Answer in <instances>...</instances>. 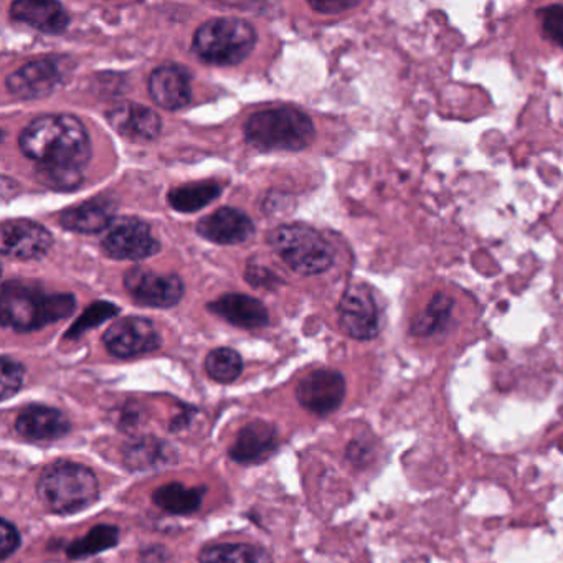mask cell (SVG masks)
<instances>
[{
  "label": "cell",
  "mask_w": 563,
  "mask_h": 563,
  "mask_svg": "<svg viewBox=\"0 0 563 563\" xmlns=\"http://www.w3.org/2000/svg\"><path fill=\"white\" fill-rule=\"evenodd\" d=\"M19 146L38 167L84 170L91 157L87 128L74 114L37 118L22 131Z\"/></svg>",
  "instance_id": "cell-1"
},
{
  "label": "cell",
  "mask_w": 563,
  "mask_h": 563,
  "mask_svg": "<svg viewBox=\"0 0 563 563\" xmlns=\"http://www.w3.org/2000/svg\"><path fill=\"white\" fill-rule=\"evenodd\" d=\"M77 299L68 292H45L35 283L5 282L0 296L4 328L19 332L38 331L74 314Z\"/></svg>",
  "instance_id": "cell-2"
},
{
  "label": "cell",
  "mask_w": 563,
  "mask_h": 563,
  "mask_svg": "<svg viewBox=\"0 0 563 563\" xmlns=\"http://www.w3.org/2000/svg\"><path fill=\"white\" fill-rule=\"evenodd\" d=\"M245 140L260 151H302L316 137L314 124L305 111L292 107L256 111L246 120Z\"/></svg>",
  "instance_id": "cell-3"
},
{
  "label": "cell",
  "mask_w": 563,
  "mask_h": 563,
  "mask_svg": "<svg viewBox=\"0 0 563 563\" xmlns=\"http://www.w3.org/2000/svg\"><path fill=\"white\" fill-rule=\"evenodd\" d=\"M37 494L48 510L65 516L93 506L100 496V483L90 467L58 461L45 467L37 483Z\"/></svg>",
  "instance_id": "cell-4"
},
{
  "label": "cell",
  "mask_w": 563,
  "mask_h": 563,
  "mask_svg": "<svg viewBox=\"0 0 563 563\" xmlns=\"http://www.w3.org/2000/svg\"><path fill=\"white\" fill-rule=\"evenodd\" d=\"M255 27L239 18H219L206 22L194 34V54L217 67H233L242 64L255 51Z\"/></svg>",
  "instance_id": "cell-5"
},
{
  "label": "cell",
  "mask_w": 563,
  "mask_h": 563,
  "mask_svg": "<svg viewBox=\"0 0 563 563\" xmlns=\"http://www.w3.org/2000/svg\"><path fill=\"white\" fill-rule=\"evenodd\" d=\"M268 242L279 258L298 275H322L334 263L335 253L331 243L318 230L305 223L278 227L269 233Z\"/></svg>",
  "instance_id": "cell-6"
},
{
  "label": "cell",
  "mask_w": 563,
  "mask_h": 563,
  "mask_svg": "<svg viewBox=\"0 0 563 563\" xmlns=\"http://www.w3.org/2000/svg\"><path fill=\"white\" fill-rule=\"evenodd\" d=\"M101 249L111 260L141 262L156 255L161 243L154 239L153 230L146 222L134 217H121L111 223L101 240Z\"/></svg>",
  "instance_id": "cell-7"
},
{
  "label": "cell",
  "mask_w": 563,
  "mask_h": 563,
  "mask_svg": "<svg viewBox=\"0 0 563 563\" xmlns=\"http://www.w3.org/2000/svg\"><path fill=\"white\" fill-rule=\"evenodd\" d=\"M338 314L339 325L349 338L371 341L380 332V311L367 285L349 286L339 302Z\"/></svg>",
  "instance_id": "cell-8"
},
{
  "label": "cell",
  "mask_w": 563,
  "mask_h": 563,
  "mask_svg": "<svg viewBox=\"0 0 563 563\" xmlns=\"http://www.w3.org/2000/svg\"><path fill=\"white\" fill-rule=\"evenodd\" d=\"M124 288L137 306L161 309L179 305L186 292L179 275H163L144 268H131L126 272Z\"/></svg>",
  "instance_id": "cell-9"
},
{
  "label": "cell",
  "mask_w": 563,
  "mask_h": 563,
  "mask_svg": "<svg viewBox=\"0 0 563 563\" xmlns=\"http://www.w3.org/2000/svg\"><path fill=\"white\" fill-rule=\"evenodd\" d=\"M103 344L114 357L131 358L157 351L163 345V339L150 319L128 316L108 328Z\"/></svg>",
  "instance_id": "cell-10"
},
{
  "label": "cell",
  "mask_w": 563,
  "mask_h": 563,
  "mask_svg": "<svg viewBox=\"0 0 563 563\" xmlns=\"http://www.w3.org/2000/svg\"><path fill=\"white\" fill-rule=\"evenodd\" d=\"M54 246V236L34 220H5L0 229V252L9 258L41 260Z\"/></svg>",
  "instance_id": "cell-11"
},
{
  "label": "cell",
  "mask_w": 563,
  "mask_h": 563,
  "mask_svg": "<svg viewBox=\"0 0 563 563\" xmlns=\"http://www.w3.org/2000/svg\"><path fill=\"white\" fill-rule=\"evenodd\" d=\"M345 397V378L341 372L321 371L306 375L296 388V398L302 408L311 413L325 417L341 407Z\"/></svg>",
  "instance_id": "cell-12"
},
{
  "label": "cell",
  "mask_w": 563,
  "mask_h": 563,
  "mask_svg": "<svg viewBox=\"0 0 563 563\" xmlns=\"http://www.w3.org/2000/svg\"><path fill=\"white\" fill-rule=\"evenodd\" d=\"M64 84L60 65L54 58H42L9 75L5 88L19 100H41L51 97Z\"/></svg>",
  "instance_id": "cell-13"
},
{
  "label": "cell",
  "mask_w": 563,
  "mask_h": 563,
  "mask_svg": "<svg viewBox=\"0 0 563 563\" xmlns=\"http://www.w3.org/2000/svg\"><path fill=\"white\" fill-rule=\"evenodd\" d=\"M107 120L120 136L133 143H153L163 130L159 114L137 103H121L111 108L107 113Z\"/></svg>",
  "instance_id": "cell-14"
},
{
  "label": "cell",
  "mask_w": 563,
  "mask_h": 563,
  "mask_svg": "<svg viewBox=\"0 0 563 563\" xmlns=\"http://www.w3.org/2000/svg\"><path fill=\"white\" fill-rule=\"evenodd\" d=\"M197 233L219 245H240L255 235V223L242 210L223 207L200 219Z\"/></svg>",
  "instance_id": "cell-15"
},
{
  "label": "cell",
  "mask_w": 563,
  "mask_h": 563,
  "mask_svg": "<svg viewBox=\"0 0 563 563\" xmlns=\"http://www.w3.org/2000/svg\"><path fill=\"white\" fill-rule=\"evenodd\" d=\"M147 90L157 107L179 111L192 100L190 74L180 65H161L147 80Z\"/></svg>",
  "instance_id": "cell-16"
},
{
  "label": "cell",
  "mask_w": 563,
  "mask_h": 563,
  "mask_svg": "<svg viewBox=\"0 0 563 563\" xmlns=\"http://www.w3.org/2000/svg\"><path fill=\"white\" fill-rule=\"evenodd\" d=\"M15 430L25 440L34 443L57 441L67 437L71 430L70 420L64 411L45 405H31L19 415Z\"/></svg>",
  "instance_id": "cell-17"
},
{
  "label": "cell",
  "mask_w": 563,
  "mask_h": 563,
  "mask_svg": "<svg viewBox=\"0 0 563 563\" xmlns=\"http://www.w3.org/2000/svg\"><path fill=\"white\" fill-rule=\"evenodd\" d=\"M276 448H278L276 428L268 421L256 420L240 431L229 454L236 463L258 464L268 460Z\"/></svg>",
  "instance_id": "cell-18"
},
{
  "label": "cell",
  "mask_w": 563,
  "mask_h": 563,
  "mask_svg": "<svg viewBox=\"0 0 563 563\" xmlns=\"http://www.w3.org/2000/svg\"><path fill=\"white\" fill-rule=\"evenodd\" d=\"M12 21L29 25L47 35H62L70 25V15L58 2L19 0L11 5Z\"/></svg>",
  "instance_id": "cell-19"
},
{
  "label": "cell",
  "mask_w": 563,
  "mask_h": 563,
  "mask_svg": "<svg viewBox=\"0 0 563 563\" xmlns=\"http://www.w3.org/2000/svg\"><path fill=\"white\" fill-rule=\"evenodd\" d=\"M114 212H117V203L113 200L97 197L64 210L60 213V225L70 232L91 235V233L110 229L111 223L117 220Z\"/></svg>",
  "instance_id": "cell-20"
},
{
  "label": "cell",
  "mask_w": 563,
  "mask_h": 563,
  "mask_svg": "<svg viewBox=\"0 0 563 563\" xmlns=\"http://www.w3.org/2000/svg\"><path fill=\"white\" fill-rule=\"evenodd\" d=\"M213 314L225 319L230 324L243 329H260L268 325L269 312L260 299L246 295H225L209 302Z\"/></svg>",
  "instance_id": "cell-21"
},
{
  "label": "cell",
  "mask_w": 563,
  "mask_h": 563,
  "mask_svg": "<svg viewBox=\"0 0 563 563\" xmlns=\"http://www.w3.org/2000/svg\"><path fill=\"white\" fill-rule=\"evenodd\" d=\"M206 487H187L180 483H170L154 490L153 500L164 512L174 516H189L202 506Z\"/></svg>",
  "instance_id": "cell-22"
},
{
  "label": "cell",
  "mask_w": 563,
  "mask_h": 563,
  "mask_svg": "<svg viewBox=\"0 0 563 563\" xmlns=\"http://www.w3.org/2000/svg\"><path fill=\"white\" fill-rule=\"evenodd\" d=\"M222 190L223 187L219 183L202 180V183H190L186 186L176 187V189L170 190L167 200L176 212L194 213L206 209L217 197H220Z\"/></svg>",
  "instance_id": "cell-23"
},
{
  "label": "cell",
  "mask_w": 563,
  "mask_h": 563,
  "mask_svg": "<svg viewBox=\"0 0 563 563\" xmlns=\"http://www.w3.org/2000/svg\"><path fill=\"white\" fill-rule=\"evenodd\" d=\"M200 563H273L272 555L262 547L250 543H217L199 553Z\"/></svg>",
  "instance_id": "cell-24"
},
{
  "label": "cell",
  "mask_w": 563,
  "mask_h": 563,
  "mask_svg": "<svg viewBox=\"0 0 563 563\" xmlns=\"http://www.w3.org/2000/svg\"><path fill=\"white\" fill-rule=\"evenodd\" d=\"M453 308L454 301L450 296L444 295V292H437L431 298L428 308L411 322V334L418 335V338H427V335L443 331L444 325L450 321Z\"/></svg>",
  "instance_id": "cell-25"
},
{
  "label": "cell",
  "mask_w": 563,
  "mask_h": 563,
  "mask_svg": "<svg viewBox=\"0 0 563 563\" xmlns=\"http://www.w3.org/2000/svg\"><path fill=\"white\" fill-rule=\"evenodd\" d=\"M120 542V529L114 526L93 527L84 539L75 540L68 545V556L74 560L88 559L91 555L104 552V550L113 549Z\"/></svg>",
  "instance_id": "cell-26"
},
{
  "label": "cell",
  "mask_w": 563,
  "mask_h": 563,
  "mask_svg": "<svg viewBox=\"0 0 563 563\" xmlns=\"http://www.w3.org/2000/svg\"><path fill=\"white\" fill-rule=\"evenodd\" d=\"M173 448L164 441L141 440L126 451V464L134 471H146L150 467L164 466L173 463Z\"/></svg>",
  "instance_id": "cell-27"
},
{
  "label": "cell",
  "mask_w": 563,
  "mask_h": 563,
  "mask_svg": "<svg viewBox=\"0 0 563 563\" xmlns=\"http://www.w3.org/2000/svg\"><path fill=\"white\" fill-rule=\"evenodd\" d=\"M206 371L219 384H232L242 375V355L230 347L213 349L207 355Z\"/></svg>",
  "instance_id": "cell-28"
},
{
  "label": "cell",
  "mask_w": 563,
  "mask_h": 563,
  "mask_svg": "<svg viewBox=\"0 0 563 563\" xmlns=\"http://www.w3.org/2000/svg\"><path fill=\"white\" fill-rule=\"evenodd\" d=\"M118 312H120V309H118V306H114L113 302H93V305L88 306V308L85 309L81 318L78 319L74 325H71L67 338H80V335H84L85 332L90 331L91 328H97V325L103 324V322L108 321V319L114 318Z\"/></svg>",
  "instance_id": "cell-29"
},
{
  "label": "cell",
  "mask_w": 563,
  "mask_h": 563,
  "mask_svg": "<svg viewBox=\"0 0 563 563\" xmlns=\"http://www.w3.org/2000/svg\"><path fill=\"white\" fill-rule=\"evenodd\" d=\"M38 183L44 184L48 189L75 190L84 183V170L65 169V167H37Z\"/></svg>",
  "instance_id": "cell-30"
},
{
  "label": "cell",
  "mask_w": 563,
  "mask_h": 563,
  "mask_svg": "<svg viewBox=\"0 0 563 563\" xmlns=\"http://www.w3.org/2000/svg\"><path fill=\"white\" fill-rule=\"evenodd\" d=\"M540 24H542V34L550 44L563 48V5H547V8L537 11Z\"/></svg>",
  "instance_id": "cell-31"
},
{
  "label": "cell",
  "mask_w": 563,
  "mask_h": 563,
  "mask_svg": "<svg viewBox=\"0 0 563 563\" xmlns=\"http://www.w3.org/2000/svg\"><path fill=\"white\" fill-rule=\"evenodd\" d=\"M2 400H9L19 394L25 380V367L19 361L4 355L2 361Z\"/></svg>",
  "instance_id": "cell-32"
},
{
  "label": "cell",
  "mask_w": 563,
  "mask_h": 563,
  "mask_svg": "<svg viewBox=\"0 0 563 563\" xmlns=\"http://www.w3.org/2000/svg\"><path fill=\"white\" fill-rule=\"evenodd\" d=\"M0 533H2V542H0V547H2V549H0L2 550V555H0V560L5 562L9 556L14 555V553L18 552V549L22 543V537L18 527L8 519L0 520Z\"/></svg>",
  "instance_id": "cell-33"
},
{
  "label": "cell",
  "mask_w": 563,
  "mask_h": 563,
  "mask_svg": "<svg viewBox=\"0 0 563 563\" xmlns=\"http://www.w3.org/2000/svg\"><path fill=\"white\" fill-rule=\"evenodd\" d=\"M358 2H342V0H324V2H309L312 11L321 12V14H342V12L351 11L357 8Z\"/></svg>",
  "instance_id": "cell-34"
},
{
  "label": "cell",
  "mask_w": 563,
  "mask_h": 563,
  "mask_svg": "<svg viewBox=\"0 0 563 563\" xmlns=\"http://www.w3.org/2000/svg\"><path fill=\"white\" fill-rule=\"evenodd\" d=\"M167 559H169V553H167L166 547H150L141 553V562L143 563H166Z\"/></svg>",
  "instance_id": "cell-35"
}]
</instances>
